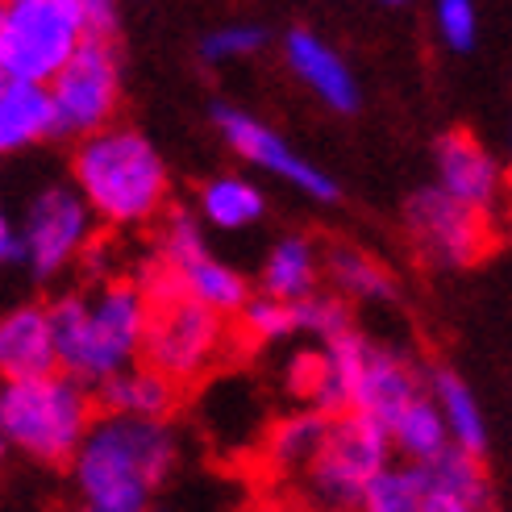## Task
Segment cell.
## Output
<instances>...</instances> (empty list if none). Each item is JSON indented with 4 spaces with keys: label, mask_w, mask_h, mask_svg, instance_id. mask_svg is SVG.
<instances>
[{
    "label": "cell",
    "mask_w": 512,
    "mask_h": 512,
    "mask_svg": "<svg viewBox=\"0 0 512 512\" xmlns=\"http://www.w3.org/2000/svg\"><path fill=\"white\" fill-rule=\"evenodd\" d=\"M429 396V379L417 371V363L396 346H371L363 375L354 388V413H363L379 425H396L417 400Z\"/></svg>",
    "instance_id": "obj_13"
},
{
    "label": "cell",
    "mask_w": 512,
    "mask_h": 512,
    "mask_svg": "<svg viewBox=\"0 0 512 512\" xmlns=\"http://www.w3.org/2000/svg\"><path fill=\"white\" fill-rule=\"evenodd\" d=\"M179 467V438L167 421L100 413L75 454L71 488L88 512H155V492Z\"/></svg>",
    "instance_id": "obj_2"
},
{
    "label": "cell",
    "mask_w": 512,
    "mask_h": 512,
    "mask_svg": "<svg viewBox=\"0 0 512 512\" xmlns=\"http://www.w3.org/2000/svg\"><path fill=\"white\" fill-rule=\"evenodd\" d=\"M84 42L88 25L71 0H5L0 5V80L55 84Z\"/></svg>",
    "instance_id": "obj_5"
},
{
    "label": "cell",
    "mask_w": 512,
    "mask_h": 512,
    "mask_svg": "<svg viewBox=\"0 0 512 512\" xmlns=\"http://www.w3.org/2000/svg\"><path fill=\"white\" fill-rule=\"evenodd\" d=\"M96 225V213L75 184H46L25 200L17 229L34 284H55L75 263H84L88 246L96 242Z\"/></svg>",
    "instance_id": "obj_7"
},
{
    "label": "cell",
    "mask_w": 512,
    "mask_h": 512,
    "mask_svg": "<svg viewBox=\"0 0 512 512\" xmlns=\"http://www.w3.org/2000/svg\"><path fill=\"white\" fill-rule=\"evenodd\" d=\"M321 512H350V508H321Z\"/></svg>",
    "instance_id": "obj_38"
},
{
    "label": "cell",
    "mask_w": 512,
    "mask_h": 512,
    "mask_svg": "<svg viewBox=\"0 0 512 512\" xmlns=\"http://www.w3.org/2000/svg\"><path fill=\"white\" fill-rule=\"evenodd\" d=\"M284 383L288 392L309 408L313 396H317V383H321V346H304V350H292V358L284 363Z\"/></svg>",
    "instance_id": "obj_32"
},
{
    "label": "cell",
    "mask_w": 512,
    "mask_h": 512,
    "mask_svg": "<svg viewBox=\"0 0 512 512\" xmlns=\"http://www.w3.org/2000/svg\"><path fill=\"white\" fill-rule=\"evenodd\" d=\"M263 512H279V508H263Z\"/></svg>",
    "instance_id": "obj_39"
},
{
    "label": "cell",
    "mask_w": 512,
    "mask_h": 512,
    "mask_svg": "<svg viewBox=\"0 0 512 512\" xmlns=\"http://www.w3.org/2000/svg\"><path fill=\"white\" fill-rule=\"evenodd\" d=\"M179 279V288H184L188 300L204 304V309H213L221 317H242V309L250 304V284L246 275L238 267H229L225 259H217V254L204 246V250H192L188 259L179 263H167Z\"/></svg>",
    "instance_id": "obj_18"
},
{
    "label": "cell",
    "mask_w": 512,
    "mask_h": 512,
    "mask_svg": "<svg viewBox=\"0 0 512 512\" xmlns=\"http://www.w3.org/2000/svg\"><path fill=\"white\" fill-rule=\"evenodd\" d=\"M196 213L204 225L221 229V234H242V229L267 217V196L250 175L221 171L196 188Z\"/></svg>",
    "instance_id": "obj_19"
},
{
    "label": "cell",
    "mask_w": 512,
    "mask_h": 512,
    "mask_svg": "<svg viewBox=\"0 0 512 512\" xmlns=\"http://www.w3.org/2000/svg\"><path fill=\"white\" fill-rule=\"evenodd\" d=\"M425 471H429V492L421 512H488L492 496H488V475H483L479 458L450 450Z\"/></svg>",
    "instance_id": "obj_24"
},
{
    "label": "cell",
    "mask_w": 512,
    "mask_h": 512,
    "mask_svg": "<svg viewBox=\"0 0 512 512\" xmlns=\"http://www.w3.org/2000/svg\"><path fill=\"white\" fill-rule=\"evenodd\" d=\"M388 433H392L396 458H404V463H417V467H433L438 458H446L454 450L446 417H442V408L433 404V396L417 400Z\"/></svg>",
    "instance_id": "obj_26"
},
{
    "label": "cell",
    "mask_w": 512,
    "mask_h": 512,
    "mask_svg": "<svg viewBox=\"0 0 512 512\" xmlns=\"http://www.w3.org/2000/svg\"><path fill=\"white\" fill-rule=\"evenodd\" d=\"M59 342V371L84 388H105L121 371L138 367L146 354L150 313L155 304L134 279H113L92 292L71 288L46 300Z\"/></svg>",
    "instance_id": "obj_1"
},
{
    "label": "cell",
    "mask_w": 512,
    "mask_h": 512,
    "mask_svg": "<svg viewBox=\"0 0 512 512\" xmlns=\"http://www.w3.org/2000/svg\"><path fill=\"white\" fill-rule=\"evenodd\" d=\"M379 5H392L396 9V5H408V0H379Z\"/></svg>",
    "instance_id": "obj_37"
},
{
    "label": "cell",
    "mask_w": 512,
    "mask_h": 512,
    "mask_svg": "<svg viewBox=\"0 0 512 512\" xmlns=\"http://www.w3.org/2000/svg\"><path fill=\"white\" fill-rule=\"evenodd\" d=\"M296 329H300V338H313L317 346L350 334L354 321H350V309H346V296H338V292H317V296H309V300H300V304H296Z\"/></svg>",
    "instance_id": "obj_29"
},
{
    "label": "cell",
    "mask_w": 512,
    "mask_h": 512,
    "mask_svg": "<svg viewBox=\"0 0 512 512\" xmlns=\"http://www.w3.org/2000/svg\"><path fill=\"white\" fill-rule=\"evenodd\" d=\"M371 338H363L358 329L334 338L321 346V383H317V396L309 408L325 413L329 421H338L346 413H354V388H358V375H363V363L371 354Z\"/></svg>",
    "instance_id": "obj_21"
},
{
    "label": "cell",
    "mask_w": 512,
    "mask_h": 512,
    "mask_svg": "<svg viewBox=\"0 0 512 512\" xmlns=\"http://www.w3.org/2000/svg\"><path fill=\"white\" fill-rule=\"evenodd\" d=\"M96 417V392L63 371L0 383V438L38 467H71Z\"/></svg>",
    "instance_id": "obj_4"
},
{
    "label": "cell",
    "mask_w": 512,
    "mask_h": 512,
    "mask_svg": "<svg viewBox=\"0 0 512 512\" xmlns=\"http://www.w3.org/2000/svg\"><path fill=\"white\" fill-rule=\"evenodd\" d=\"M508 204H512V125H508Z\"/></svg>",
    "instance_id": "obj_36"
},
{
    "label": "cell",
    "mask_w": 512,
    "mask_h": 512,
    "mask_svg": "<svg viewBox=\"0 0 512 512\" xmlns=\"http://www.w3.org/2000/svg\"><path fill=\"white\" fill-rule=\"evenodd\" d=\"M242 329L254 338V342H292L300 338V329H296V304H284V300H275V296H263V292H254L250 304L242 309Z\"/></svg>",
    "instance_id": "obj_30"
},
{
    "label": "cell",
    "mask_w": 512,
    "mask_h": 512,
    "mask_svg": "<svg viewBox=\"0 0 512 512\" xmlns=\"http://www.w3.org/2000/svg\"><path fill=\"white\" fill-rule=\"evenodd\" d=\"M329 429H334V421H329L325 413H317V408H296V413L279 417L263 438V454H267L271 471L300 479L317 463V454L325 450Z\"/></svg>",
    "instance_id": "obj_22"
},
{
    "label": "cell",
    "mask_w": 512,
    "mask_h": 512,
    "mask_svg": "<svg viewBox=\"0 0 512 512\" xmlns=\"http://www.w3.org/2000/svg\"><path fill=\"white\" fill-rule=\"evenodd\" d=\"M229 342V317L179 296L150 313L146 334V367L163 371L175 383H192L209 371Z\"/></svg>",
    "instance_id": "obj_11"
},
{
    "label": "cell",
    "mask_w": 512,
    "mask_h": 512,
    "mask_svg": "<svg viewBox=\"0 0 512 512\" xmlns=\"http://www.w3.org/2000/svg\"><path fill=\"white\" fill-rule=\"evenodd\" d=\"M284 63L329 113L350 117V113H358V105H363V92H358L354 71L346 67V59L321 34L304 30V25L288 30L284 34Z\"/></svg>",
    "instance_id": "obj_14"
},
{
    "label": "cell",
    "mask_w": 512,
    "mask_h": 512,
    "mask_svg": "<svg viewBox=\"0 0 512 512\" xmlns=\"http://www.w3.org/2000/svg\"><path fill=\"white\" fill-rule=\"evenodd\" d=\"M50 138H59V109L50 84L0 80V150L21 155Z\"/></svg>",
    "instance_id": "obj_16"
},
{
    "label": "cell",
    "mask_w": 512,
    "mask_h": 512,
    "mask_svg": "<svg viewBox=\"0 0 512 512\" xmlns=\"http://www.w3.org/2000/svg\"><path fill=\"white\" fill-rule=\"evenodd\" d=\"M267 42H271V34L259 21H229V25H217L213 34L200 38L196 55L204 67H225V63L254 59L259 50H267Z\"/></svg>",
    "instance_id": "obj_28"
},
{
    "label": "cell",
    "mask_w": 512,
    "mask_h": 512,
    "mask_svg": "<svg viewBox=\"0 0 512 512\" xmlns=\"http://www.w3.org/2000/svg\"><path fill=\"white\" fill-rule=\"evenodd\" d=\"M433 184H438L450 200L467 204V209L492 217L500 200L508 196V171L500 159L483 146L471 130H446L433 150Z\"/></svg>",
    "instance_id": "obj_12"
},
{
    "label": "cell",
    "mask_w": 512,
    "mask_h": 512,
    "mask_svg": "<svg viewBox=\"0 0 512 512\" xmlns=\"http://www.w3.org/2000/svg\"><path fill=\"white\" fill-rule=\"evenodd\" d=\"M75 512H88V508H75Z\"/></svg>",
    "instance_id": "obj_40"
},
{
    "label": "cell",
    "mask_w": 512,
    "mask_h": 512,
    "mask_svg": "<svg viewBox=\"0 0 512 512\" xmlns=\"http://www.w3.org/2000/svg\"><path fill=\"white\" fill-rule=\"evenodd\" d=\"M425 492H429V471L396 458V463H388L367 483L358 512H421Z\"/></svg>",
    "instance_id": "obj_27"
},
{
    "label": "cell",
    "mask_w": 512,
    "mask_h": 512,
    "mask_svg": "<svg viewBox=\"0 0 512 512\" xmlns=\"http://www.w3.org/2000/svg\"><path fill=\"white\" fill-rule=\"evenodd\" d=\"M59 371V342L46 300H25L0 317V375L38 379Z\"/></svg>",
    "instance_id": "obj_15"
},
{
    "label": "cell",
    "mask_w": 512,
    "mask_h": 512,
    "mask_svg": "<svg viewBox=\"0 0 512 512\" xmlns=\"http://www.w3.org/2000/svg\"><path fill=\"white\" fill-rule=\"evenodd\" d=\"M325 279L346 300H363V304L396 300V284H392L388 267H379L367 250L346 246V242H334L325 250Z\"/></svg>",
    "instance_id": "obj_25"
},
{
    "label": "cell",
    "mask_w": 512,
    "mask_h": 512,
    "mask_svg": "<svg viewBox=\"0 0 512 512\" xmlns=\"http://www.w3.org/2000/svg\"><path fill=\"white\" fill-rule=\"evenodd\" d=\"M433 30L450 55H467L479 38V9L475 0H433Z\"/></svg>",
    "instance_id": "obj_31"
},
{
    "label": "cell",
    "mask_w": 512,
    "mask_h": 512,
    "mask_svg": "<svg viewBox=\"0 0 512 512\" xmlns=\"http://www.w3.org/2000/svg\"><path fill=\"white\" fill-rule=\"evenodd\" d=\"M209 121H213V130L217 138L234 150V155L250 167H259L275 179H284L288 188H296L300 196H309L317 204H338L342 200V184L334 175H329L325 167H317L313 159H304L300 150L279 134L271 130L267 121L259 117H250L246 109H234V105H225V100H217V105L209 109Z\"/></svg>",
    "instance_id": "obj_9"
},
{
    "label": "cell",
    "mask_w": 512,
    "mask_h": 512,
    "mask_svg": "<svg viewBox=\"0 0 512 512\" xmlns=\"http://www.w3.org/2000/svg\"><path fill=\"white\" fill-rule=\"evenodd\" d=\"M396 463V446L388 425H379L363 413H346L329 429V442L317 454V463L300 475V492L313 512L321 508H350L358 512L367 483Z\"/></svg>",
    "instance_id": "obj_6"
},
{
    "label": "cell",
    "mask_w": 512,
    "mask_h": 512,
    "mask_svg": "<svg viewBox=\"0 0 512 512\" xmlns=\"http://www.w3.org/2000/svg\"><path fill=\"white\" fill-rule=\"evenodd\" d=\"M0 263L5 267H25V242L13 217H0Z\"/></svg>",
    "instance_id": "obj_35"
},
{
    "label": "cell",
    "mask_w": 512,
    "mask_h": 512,
    "mask_svg": "<svg viewBox=\"0 0 512 512\" xmlns=\"http://www.w3.org/2000/svg\"><path fill=\"white\" fill-rule=\"evenodd\" d=\"M404 234L438 271H467L488 254V217L450 200L438 184H425L404 200Z\"/></svg>",
    "instance_id": "obj_10"
},
{
    "label": "cell",
    "mask_w": 512,
    "mask_h": 512,
    "mask_svg": "<svg viewBox=\"0 0 512 512\" xmlns=\"http://www.w3.org/2000/svg\"><path fill=\"white\" fill-rule=\"evenodd\" d=\"M80 271L92 279L96 288L100 284H113V250L105 242H92L88 254H84V263H80Z\"/></svg>",
    "instance_id": "obj_34"
},
{
    "label": "cell",
    "mask_w": 512,
    "mask_h": 512,
    "mask_svg": "<svg viewBox=\"0 0 512 512\" xmlns=\"http://www.w3.org/2000/svg\"><path fill=\"white\" fill-rule=\"evenodd\" d=\"M321 279H325V254L317 250V242L304 234H284L279 242H271L259 267V292L284 304H300L321 292Z\"/></svg>",
    "instance_id": "obj_17"
},
{
    "label": "cell",
    "mask_w": 512,
    "mask_h": 512,
    "mask_svg": "<svg viewBox=\"0 0 512 512\" xmlns=\"http://www.w3.org/2000/svg\"><path fill=\"white\" fill-rule=\"evenodd\" d=\"M175 388L179 383L155 367H130L113 375L105 388H96V408L134 421H167L175 408Z\"/></svg>",
    "instance_id": "obj_20"
},
{
    "label": "cell",
    "mask_w": 512,
    "mask_h": 512,
    "mask_svg": "<svg viewBox=\"0 0 512 512\" xmlns=\"http://www.w3.org/2000/svg\"><path fill=\"white\" fill-rule=\"evenodd\" d=\"M50 92H55V109H59V138L84 142L100 130H109V125H117L121 55L113 38H88L80 46V55L59 71Z\"/></svg>",
    "instance_id": "obj_8"
},
{
    "label": "cell",
    "mask_w": 512,
    "mask_h": 512,
    "mask_svg": "<svg viewBox=\"0 0 512 512\" xmlns=\"http://www.w3.org/2000/svg\"><path fill=\"white\" fill-rule=\"evenodd\" d=\"M429 396L442 408L454 450H463L483 463V454H488V421H483V408L471 392V383L454 367H433L429 371Z\"/></svg>",
    "instance_id": "obj_23"
},
{
    "label": "cell",
    "mask_w": 512,
    "mask_h": 512,
    "mask_svg": "<svg viewBox=\"0 0 512 512\" xmlns=\"http://www.w3.org/2000/svg\"><path fill=\"white\" fill-rule=\"evenodd\" d=\"M75 13L84 17L88 38H113L117 30V0H71Z\"/></svg>",
    "instance_id": "obj_33"
},
{
    "label": "cell",
    "mask_w": 512,
    "mask_h": 512,
    "mask_svg": "<svg viewBox=\"0 0 512 512\" xmlns=\"http://www.w3.org/2000/svg\"><path fill=\"white\" fill-rule=\"evenodd\" d=\"M71 184L84 192L88 209L109 229H142L167 217L171 171L134 125H109L71 150Z\"/></svg>",
    "instance_id": "obj_3"
}]
</instances>
